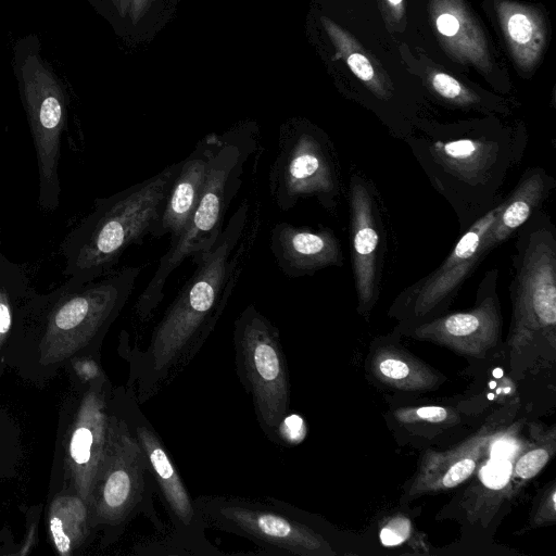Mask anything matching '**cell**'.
Returning <instances> with one entry per match:
<instances>
[{"instance_id": "obj_3", "label": "cell", "mask_w": 556, "mask_h": 556, "mask_svg": "<svg viewBox=\"0 0 556 556\" xmlns=\"http://www.w3.org/2000/svg\"><path fill=\"white\" fill-rule=\"evenodd\" d=\"M257 140L248 135L227 132L212 160L193 213L177 239L160 258L157 267L139 294L135 312L147 321L164 299L167 279L181 263L207 252L224 229L225 216L242 185L244 166L256 151Z\"/></svg>"}, {"instance_id": "obj_14", "label": "cell", "mask_w": 556, "mask_h": 556, "mask_svg": "<svg viewBox=\"0 0 556 556\" xmlns=\"http://www.w3.org/2000/svg\"><path fill=\"white\" fill-rule=\"evenodd\" d=\"M348 199L350 206L351 256L358 312L367 317L374 308L381 278L384 247L382 220L374 188L353 173Z\"/></svg>"}, {"instance_id": "obj_10", "label": "cell", "mask_w": 556, "mask_h": 556, "mask_svg": "<svg viewBox=\"0 0 556 556\" xmlns=\"http://www.w3.org/2000/svg\"><path fill=\"white\" fill-rule=\"evenodd\" d=\"M502 206L503 201L477 218L439 267L395 298L389 315L405 328L441 315L489 253L485 238Z\"/></svg>"}, {"instance_id": "obj_23", "label": "cell", "mask_w": 556, "mask_h": 556, "mask_svg": "<svg viewBox=\"0 0 556 556\" xmlns=\"http://www.w3.org/2000/svg\"><path fill=\"white\" fill-rule=\"evenodd\" d=\"M321 24L337 50V56L345 61L351 72L379 99L387 100L391 90L388 80L359 43L330 18L323 16Z\"/></svg>"}, {"instance_id": "obj_6", "label": "cell", "mask_w": 556, "mask_h": 556, "mask_svg": "<svg viewBox=\"0 0 556 556\" xmlns=\"http://www.w3.org/2000/svg\"><path fill=\"white\" fill-rule=\"evenodd\" d=\"M278 150L268 172L273 203L282 212L314 198L328 212L336 211L343 193L339 160L329 137L306 122L281 127Z\"/></svg>"}, {"instance_id": "obj_34", "label": "cell", "mask_w": 556, "mask_h": 556, "mask_svg": "<svg viewBox=\"0 0 556 556\" xmlns=\"http://www.w3.org/2000/svg\"><path fill=\"white\" fill-rule=\"evenodd\" d=\"M388 5L392 9L393 14L399 18L403 12L404 0H386Z\"/></svg>"}, {"instance_id": "obj_11", "label": "cell", "mask_w": 556, "mask_h": 556, "mask_svg": "<svg viewBox=\"0 0 556 556\" xmlns=\"http://www.w3.org/2000/svg\"><path fill=\"white\" fill-rule=\"evenodd\" d=\"M116 408L126 420L147 458L154 483L167 506L178 545L192 554H219L206 540V526L191 498L167 448L154 427L141 412L131 390L121 391L114 399Z\"/></svg>"}, {"instance_id": "obj_26", "label": "cell", "mask_w": 556, "mask_h": 556, "mask_svg": "<svg viewBox=\"0 0 556 556\" xmlns=\"http://www.w3.org/2000/svg\"><path fill=\"white\" fill-rule=\"evenodd\" d=\"M429 80L440 97L456 105L471 106L479 102V97L472 90L446 73L433 72Z\"/></svg>"}, {"instance_id": "obj_19", "label": "cell", "mask_w": 556, "mask_h": 556, "mask_svg": "<svg viewBox=\"0 0 556 556\" xmlns=\"http://www.w3.org/2000/svg\"><path fill=\"white\" fill-rule=\"evenodd\" d=\"M435 29L446 50L483 72L492 68L484 34L463 0H431Z\"/></svg>"}, {"instance_id": "obj_32", "label": "cell", "mask_w": 556, "mask_h": 556, "mask_svg": "<svg viewBox=\"0 0 556 556\" xmlns=\"http://www.w3.org/2000/svg\"><path fill=\"white\" fill-rule=\"evenodd\" d=\"M154 0H130L128 16L132 24H137L148 12Z\"/></svg>"}, {"instance_id": "obj_24", "label": "cell", "mask_w": 556, "mask_h": 556, "mask_svg": "<svg viewBox=\"0 0 556 556\" xmlns=\"http://www.w3.org/2000/svg\"><path fill=\"white\" fill-rule=\"evenodd\" d=\"M89 508L79 496L58 497L51 506L49 527L53 544L61 555L78 547L87 534Z\"/></svg>"}, {"instance_id": "obj_9", "label": "cell", "mask_w": 556, "mask_h": 556, "mask_svg": "<svg viewBox=\"0 0 556 556\" xmlns=\"http://www.w3.org/2000/svg\"><path fill=\"white\" fill-rule=\"evenodd\" d=\"M154 480L141 446L115 407L108 451L88 505L90 521L118 526L142 508Z\"/></svg>"}, {"instance_id": "obj_27", "label": "cell", "mask_w": 556, "mask_h": 556, "mask_svg": "<svg viewBox=\"0 0 556 556\" xmlns=\"http://www.w3.org/2000/svg\"><path fill=\"white\" fill-rule=\"evenodd\" d=\"M395 418L403 425L417 422L432 425L446 422L451 419V414L446 407L442 406L408 407L396 410Z\"/></svg>"}, {"instance_id": "obj_21", "label": "cell", "mask_w": 556, "mask_h": 556, "mask_svg": "<svg viewBox=\"0 0 556 556\" xmlns=\"http://www.w3.org/2000/svg\"><path fill=\"white\" fill-rule=\"evenodd\" d=\"M496 13L515 62L523 71L532 70L546 45L542 15L531 7L510 0L496 1Z\"/></svg>"}, {"instance_id": "obj_29", "label": "cell", "mask_w": 556, "mask_h": 556, "mask_svg": "<svg viewBox=\"0 0 556 556\" xmlns=\"http://www.w3.org/2000/svg\"><path fill=\"white\" fill-rule=\"evenodd\" d=\"M306 435V425L303 418L299 415H286L280 421L277 431L276 440L288 444H299Z\"/></svg>"}, {"instance_id": "obj_12", "label": "cell", "mask_w": 556, "mask_h": 556, "mask_svg": "<svg viewBox=\"0 0 556 556\" xmlns=\"http://www.w3.org/2000/svg\"><path fill=\"white\" fill-rule=\"evenodd\" d=\"M22 79L39 168V203L45 208L54 210L60 195L58 164L65 115L64 96L53 75L35 54L25 59Z\"/></svg>"}, {"instance_id": "obj_13", "label": "cell", "mask_w": 556, "mask_h": 556, "mask_svg": "<svg viewBox=\"0 0 556 556\" xmlns=\"http://www.w3.org/2000/svg\"><path fill=\"white\" fill-rule=\"evenodd\" d=\"M496 282L497 269H492L481 280L472 308L439 315L405 328L404 332L464 356L485 357L501 337L502 316Z\"/></svg>"}, {"instance_id": "obj_2", "label": "cell", "mask_w": 556, "mask_h": 556, "mask_svg": "<svg viewBox=\"0 0 556 556\" xmlns=\"http://www.w3.org/2000/svg\"><path fill=\"white\" fill-rule=\"evenodd\" d=\"M181 161L113 195L96 200L92 212L68 235L64 286L74 289L104 277L132 244L152 237Z\"/></svg>"}, {"instance_id": "obj_5", "label": "cell", "mask_w": 556, "mask_h": 556, "mask_svg": "<svg viewBox=\"0 0 556 556\" xmlns=\"http://www.w3.org/2000/svg\"><path fill=\"white\" fill-rule=\"evenodd\" d=\"M435 188L452 204H469L480 195L489 205L515 161V139L489 135L407 139ZM477 204L478 200L476 201Z\"/></svg>"}, {"instance_id": "obj_28", "label": "cell", "mask_w": 556, "mask_h": 556, "mask_svg": "<svg viewBox=\"0 0 556 556\" xmlns=\"http://www.w3.org/2000/svg\"><path fill=\"white\" fill-rule=\"evenodd\" d=\"M412 531L410 520L403 516H395L380 530V542L384 546H397L404 543Z\"/></svg>"}, {"instance_id": "obj_15", "label": "cell", "mask_w": 556, "mask_h": 556, "mask_svg": "<svg viewBox=\"0 0 556 556\" xmlns=\"http://www.w3.org/2000/svg\"><path fill=\"white\" fill-rule=\"evenodd\" d=\"M104 383L100 378L85 396L68 442L70 467L87 505L110 443L112 414Z\"/></svg>"}, {"instance_id": "obj_1", "label": "cell", "mask_w": 556, "mask_h": 556, "mask_svg": "<svg viewBox=\"0 0 556 556\" xmlns=\"http://www.w3.org/2000/svg\"><path fill=\"white\" fill-rule=\"evenodd\" d=\"M262 205L243 199L215 244L192 258L195 270L131 356L132 392L139 404L154 396L191 362L222 317L254 251Z\"/></svg>"}, {"instance_id": "obj_31", "label": "cell", "mask_w": 556, "mask_h": 556, "mask_svg": "<svg viewBox=\"0 0 556 556\" xmlns=\"http://www.w3.org/2000/svg\"><path fill=\"white\" fill-rule=\"evenodd\" d=\"M74 369L78 377L84 381H97L102 377L99 365L89 358L77 361Z\"/></svg>"}, {"instance_id": "obj_18", "label": "cell", "mask_w": 556, "mask_h": 556, "mask_svg": "<svg viewBox=\"0 0 556 556\" xmlns=\"http://www.w3.org/2000/svg\"><path fill=\"white\" fill-rule=\"evenodd\" d=\"M220 143L222 135L210 134L181 161L152 238L169 235V243H173L181 233L198 203Z\"/></svg>"}, {"instance_id": "obj_25", "label": "cell", "mask_w": 556, "mask_h": 556, "mask_svg": "<svg viewBox=\"0 0 556 556\" xmlns=\"http://www.w3.org/2000/svg\"><path fill=\"white\" fill-rule=\"evenodd\" d=\"M555 452V434L544 443L536 444L527 452L520 454L513 466L516 478L530 480L534 478L548 463Z\"/></svg>"}, {"instance_id": "obj_4", "label": "cell", "mask_w": 556, "mask_h": 556, "mask_svg": "<svg viewBox=\"0 0 556 556\" xmlns=\"http://www.w3.org/2000/svg\"><path fill=\"white\" fill-rule=\"evenodd\" d=\"M510 283L507 346L513 357L556 348V232L543 212L521 226Z\"/></svg>"}, {"instance_id": "obj_20", "label": "cell", "mask_w": 556, "mask_h": 556, "mask_svg": "<svg viewBox=\"0 0 556 556\" xmlns=\"http://www.w3.org/2000/svg\"><path fill=\"white\" fill-rule=\"evenodd\" d=\"M554 187V178L543 168H528L511 193L503 200L502 210L485 238L488 251L519 230L539 211Z\"/></svg>"}, {"instance_id": "obj_17", "label": "cell", "mask_w": 556, "mask_h": 556, "mask_svg": "<svg viewBox=\"0 0 556 556\" xmlns=\"http://www.w3.org/2000/svg\"><path fill=\"white\" fill-rule=\"evenodd\" d=\"M497 422L484 425L460 444L443 451L427 452L405 496L408 500L453 489L476 471L483 455L497 434Z\"/></svg>"}, {"instance_id": "obj_33", "label": "cell", "mask_w": 556, "mask_h": 556, "mask_svg": "<svg viewBox=\"0 0 556 556\" xmlns=\"http://www.w3.org/2000/svg\"><path fill=\"white\" fill-rule=\"evenodd\" d=\"M111 1H112L113 5L115 7L117 13L122 17H126V15H128L130 0H111Z\"/></svg>"}, {"instance_id": "obj_22", "label": "cell", "mask_w": 556, "mask_h": 556, "mask_svg": "<svg viewBox=\"0 0 556 556\" xmlns=\"http://www.w3.org/2000/svg\"><path fill=\"white\" fill-rule=\"evenodd\" d=\"M376 380L400 391H429L440 383V376L402 346L382 344L369 358Z\"/></svg>"}, {"instance_id": "obj_30", "label": "cell", "mask_w": 556, "mask_h": 556, "mask_svg": "<svg viewBox=\"0 0 556 556\" xmlns=\"http://www.w3.org/2000/svg\"><path fill=\"white\" fill-rule=\"evenodd\" d=\"M555 497L556 492L555 485L553 484L546 490L545 494L540 500L539 507L533 519L534 525L542 526L555 521Z\"/></svg>"}, {"instance_id": "obj_8", "label": "cell", "mask_w": 556, "mask_h": 556, "mask_svg": "<svg viewBox=\"0 0 556 556\" xmlns=\"http://www.w3.org/2000/svg\"><path fill=\"white\" fill-rule=\"evenodd\" d=\"M194 504L206 526L235 533L281 554L336 555L318 531L295 517L290 506L232 496L201 495Z\"/></svg>"}, {"instance_id": "obj_16", "label": "cell", "mask_w": 556, "mask_h": 556, "mask_svg": "<svg viewBox=\"0 0 556 556\" xmlns=\"http://www.w3.org/2000/svg\"><path fill=\"white\" fill-rule=\"evenodd\" d=\"M269 249L277 267L289 278L312 276L343 263L339 239L324 226L314 229L277 223L269 232Z\"/></svg>"}, {"instance_id": "obj_7", "label": "cell", "mask_w": 556, "mask_h": 556, "mask_svg": "<svg viewBox=\"0 0 556 556\" xmlns=\"http://www.w3.org/2000/svg\"><path fill=\"white\" fill-rule=\"evenodd\" d=\"M233 345L238 377L252 397L264 433L274 441L290 406L280 332L254 304H249L233 323Z\"/></svg>"}]
</instances>
